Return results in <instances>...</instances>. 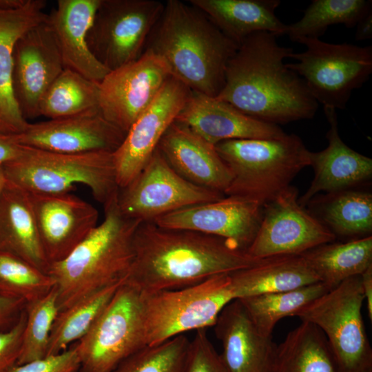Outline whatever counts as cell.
Masks as SVG:
<instances>
[{
	"instance_id": "obj_44",
	"label": "cell",
	"mask_w": 372,
	"mask_h": 372,
	"mask_svg": "<svg viewBox=\"0 0 372 372\" xmlns=\"http://www.w3.org/2000/svg\"><path fill=\"white\" fill-rule=\"evenodd\" d=\"M361 285L364 301L366 302L368 316L372 320V266L366 269L361 275Z\"/></svg>"
},
{
	"instance_id": "obj_12",
	"label": "cell",
	"mask_w": 372,
	"mask_h": 372,
	"mask_svg": "<svg viewBox=\"0 0 372 372\" xmlns=\"http://www.w3.org/2000/svg\"><path fill=\"white\" fill-rule=\"evenodd\" d=\"M224 196L183 178L157 148L138 175L119 189L118 203L126 216L145 223Z\"/></svg>"
},
{
	"instance_id": "obj_31",
	"label": "cell",
	"mask_w": 372,
	"mask_h": 372,
	"mask_svg": "<svg viewBox=\"0 0 372 372\" xmlns=\"http://www.w3.org/2000/svg\"><path fill=\"white\" fill-rule=\"evenodd\" d=\"M371 2L366 0H313L299 21L287 25L286 34L293 42L302 43L308 39H320L333 25L355 27L364 15L372 11Z\"/></svg>"
},
{
	"instance_id": "obj_3",
	"label": "cell",
	"mask_w": 372,
	"mask_h": 372,
	"mask_svg": "<svg viewBox=\"0 0 372 372\" xmlns=\"http://www.w3.org/2000/svg\"><path fill=\"white\" fill-rule=\"evenodd\" d=\"M238 48L199 8L167 0L145 50L161 56L172 76L191 91L216 97Z\"/></svg>"
},
{
	"instance_id": "obj_34",
	"label": "cell",
	"mask_w": 372,
	"mask_h": 372,
	"mask_svg": "<svg viewBox=\"0 0 372 372\" xmlns=\"http://www.w3.org/2000/svg\"><path fill=\"white\" fill-rule=\"evenodd\" d=\"M121 283L106 287L60 310L52 326L47 356L59 353L66 350L72 342L83 338L95 323Z\"/></svg>"
},
{
	"instance_id": "obj_39",
	"label": "cell",
	"mask_w": 372,
	"mask_h": 372,
	"mask_svg": "<svg viewBox=\"0 0 372 372\" xmlns=\"http://www.w3.org/2000/svg\"><path fill=\"white\" fill-rule=\"evenodd\" d=\"M183 372H227L206 329L196 331L190 340Z\"/></svg>"
},
{
	"instance_id": "obj_17",
	"label": "cell",
	"mask_w": 372,
	"mask_h": 372,
	"mask_svg": "<svg viewBox=\"0 0 372 372\" xmlns=\"http://www.w3.org/2000/svg\"><path fill=\"white\" fill-rule=\"evenodd\" d=\"M23 146L70 154L114 152L125 133L108 121L99 107L78 114L28 124L15 135Z\"/></svg>"
},
{
	"instance_id": "obj_43",
	"label": "cell",
	"mask_w": 372,
	"mask_h": 372,
	"mask_svg": "<svg viewBox=\"0 0 372 372\" xmlns=\"http://www.w3.org/2000/svg\"><path fill=\"white\" fill-rule=\"evenodd\" d=\"M15 135L6 134L0 132V165L14 159L22 149Z\"/></svg>"
},
{
	"instance_id": "obj_4",
	"label": "cell",
	"mask_w": 372,
	"mask_h": 372,
	"mask_svg": "<svg viewBox=\"0 0 372 372\" xmlns=\"http://www.w3.org/2000/svg\"><path fill=\"white\" fill-rule=\"evenodd\" d=\"M118 192L103 205V220L68 256L50 267L48 274L55 281L59 311L122 282L129 274L141 222L123 214Z\"/></svg>"
},
{
	"instance_id": "obj_32",
	"label": "cell",
	"mask_w": 372,
	"mask_h": 372,
	"mask_svg": "<svg viewBox=\"0 0 372 372\" xmlns=\"http://www.w3.org/2000/svg\"><path fill=\"white\" fill-rule=\"evenodd\" d=\"M329 289L318 282L298 289L264 293L239 300L260 333L271 337L276 324L282 318L294 316L307 304Z\"/></svg>"
},
{
	"instance_id": "obj_20",
	"label": "cell",
	"mask_w": 372,
	"mask_h": 372,
	"mask_svg": "<svg viewBox=\"0 0 372 372\" xmlns=\"http://www.w3.org/2000/svg\"><path fill=\"white\" fill-rule=\"evenodd\" d=\"M175 121L213 145L229 140L276 138L285 134L277 125L256 120L225 101L194 91L190 92Z\"/></svg>"
},
{
	"instance_id": "obj_35",
	"label": "cell",
	"mask_w": 372,
	"mask_h": 372,
	"mask_svg": "<svg viewBox=\"0 0 372 372\" xmlns=\"http://www.w3.org/2000/svg\"><path fill=\"white\" fill-rule=\"evenodd\" d=\"M322 204L321 216L335 235L351 236L372 230V195L359 191L330 193Z\"/></svg>"
},
{
	"instance_id": "obj_41",
	"label": "cell",
	"mask_w": 372,
	"mask_h": 372,
	"mask_svg": "<svg viewBox=\"0 0 372 372\" xmlns=\"http://www.w3.org/2000/svg\"><path fill=\"white\" fill-rule=\"evenodd\" d=\"M25 310L10 329L0 331V372H8L17 364L25 324Z\"/></svg>"
},
{
	"instance_id": "obj_24",
	"label": "cell",
	"mask_w": 372,
	"mask_h": 372,
	"mask_svg": "<svg viewBox=\"0 0 372 372\" xmlns=\"http://www.w3.org/2000/svg\"><path fill=\"white\" fill-rule=\"evenodd\" d=\"M324 110L330 126L326 134L328 146L322 151L309 153L314 178L304 194L298 198L303 207L320 192L342 191L372 175V159L351 149L340 138L336 110L324 107Z\"/></svg>"
},
{
	"instance_id": "obj_42",
	"label": "cell",
	"mask_w": 372,
	"mask_h": 372,
	"mask_svg": "<svg viewBox=\"0 0 372 372\" xmlns=\"http://www.w3.org/2000/svg\"><path fill=\"white\" fill-rule=\"evenodd\" d=\"M26 302L0 293V331L12 328L25 310Z\"/></svg>"
},
{
	"instance_id": "obj_37",
	"label": "cell",
	"mask_w": 372,
	"mask_h": 372,
	"mask_svg": "<svg viewBox=\"0 0 372 372\" xmlns=\"http://www.w3.org/2000/svg\"><path fill=\"white\" fill-rule=\"evenodd\" d=\"M54 287L45 296L25 306V324L17 364L47 356L50 334L59 311Z\"/></svg>"
},
{
	"instance_id": "obj_5",
	"label": "cell",
	"mask_w": 372,
	"mask_h": 372,
	"mask_svg": "<svg viewBox=\"0 0 372 372\" xmlns=\"http://www.w3.org/2000/svg\"><path fill=\"white\" fill-rule=\"evenodd\" d=\"M215 147L232 174L224 195L245 198L262 206L310 166V151L293 134L276 138L229 140Z\"/></svg>"
},
{
	"instance_id": "obj_7",
	"label": "cell",
	"mask_w": 372,
	"mask_h": 372,
	"mask_svg": "<svg viewBox=\"0 0 372 372\" xmlns=\"http://www.w3.org/2000/svg\"><path fill=\"white\" fill-rule=\"evenodd\" d=\"M234 300L230 273L176 290L142 293L146 344L214 326L223 309Z\"/></svg>"
},
{
	"instance_id": "obj_13",
	"label": "cell",
	"mask_w": 372,
	"mask_h": 372,
	"mask_svg": "<svg viewBox=\"0 0 372 372\" xmlns=\"http://www.w3.org/2000/svg\"><path fill=\"white\" fill-rule=\"evenodd\" d=\"M335 239L331 230L299 204L298 190L289 186L263 205L259 228L247 252L256 259L300 255Z\"/></svg>"
},
{
	"instance_id": "obj_6",
	"label": "cell",
	"mask_w": 372,
	"mask_h": 372,
	"mask_svg": "<svg viewBox=\"0 0 372 372\" xmlns=\"http://www.w3.org/2000/svg\"><path fill=\"white\" fill-rule=\"evenodd\" d=\"M113 153L70 154L23 145L20 154L2 168L6 180L26 192L70 193L82 184L104 205L119 191Z\"/></svg>"
},
{
	"instance_id": "obj_19",
	"label": "cell",
	"mask_w": 372,
	"mask_h": 372,
	"mask_svg": "<svg viewBox=\"0 0 372 372\" xmlns=\"http://www.w3.org/2000/svg\"><path fill=\"white\" fill-rule=\"evenodd\" d=\"M27 193L50 265L68 256L98 225V210L70 193Z\"/></svg>"
},
{
	"instance_id": "obj_36",
	"label": "cell",
	"mask_w": 372,
	"mask_h": 372,
	"mask_svg": "<svg viewBox=\"0 0 372 372\" xmlns=\"http://www.w3.org/2000/svg\"><path fill=\"white\" fill-rule=\"evenodd\" d=\"M54 287L55 281L50 274L12 253L0 250V293L27 304L45 296Z\"/></svg>"
},
{
	"instance_id": "obj_40",
	"label": "cell",
	"mask_w": 372,
	"mask_h": 372,
	"mask_svg": "<svg viewBox=\"0 0 372 372\" xmlns=\"http://www.w3.org/2000/svg\"><path fill=\"white\" fill-rule=\"evenodd\" d=\"M79 358L74 345L59 353L17 364L8 372H79Z\"/></svg>"
},
{
	"instance_id": "obj_46",
	"label": "cell",
	"mask_w": 372,
	"mask_h": 372,
	"mask_svg": "<svg viewBox=\"0 0 372 372\" xmlns=\"http://www.w3.org/2000/svg\"><path fill=\"white\" fill-rule=\"evenodd\" d=\"M6 178L3 173L2 165H0V194L6 184Z\"/></svg>"
},
{
	"instance_id": "obj_33",
	"label": "cell",
	"mask_w": 372,
	"mask_h": 372,
	"mask_svg": "<svg viewBox=\"0 0 372 372\" xmlns=\"http://www.w3.org/2000/svg\"><path fill=\"white\" fill-rule=\"evenodd\" d=\"M99 83L65 68L42 96L39 116L67 117L99 107Z\"/></svg>"
},
{
	"instance_id": "obj_29",
	"label": "cell",
	"mask_w": 372,
	"mask_h": 372,
	"mask_svg": "<svg viewBox=\"0 0 372 372\" xmlns=\"http://www.w3.org/2000/svg\"><path fill=\"white\" fill-rule=\"evenodd\" d=\"M329 290L372 266V236L347 242H329L300 254Z\"/></svg>"
},
{
	"instance_id": "obj_38",
	"label": "cell",
	"mask_w": 372,
	"mask_h": 372,
	"mask_svg": "<svg viewBox=\"0 0 372 372\" xmlns=\"http://www.w3.org/2000/svg\"><path fill=\"white\" fill-rule=\"evenodd\" d=\"M190 340L180 335L145 345L123 360L112 372H183Z\"/></svg>"
},
{
	"instance_id": "obj_26",
	"label": "cell",
	"mask_w": 372,
	"mask_h": 372,
	"mask_svg": "<svg viewBox=\"0 0 372 372\" xmlns=\"http://www.w3.org/2000/svg\"><path fill=\"white\" fill-rule=\"evenodd\" d=\"M0 250L12 253L48 273L50 265L28 194L7 180L0 194Z\"/></svg>"
},
{
	"instance_id": "obj_18",
	"label": "cell",
	"mask_w": 372,
	"mask_h": 372,
	"mask_svg": "<svg viewBox=\"0 0 372 372\" xmlns=\"http://www.w3.org/2000/svg\"><path fill=\"white\" fill-rule=\"evenodd\" d=\"M65 69L47 19L17 41L13 54L12 87L18 106L27 120L39 116L44 93Z\"/></svg>"
},
{
	"instance_id": "obj_27",
	"label": "cell",
	"mask_w": 372,
	"mask_h": 372,
	"mask_svg": "<svg viewBox=\"0 0 372 372\" xmlns=\"http://www.w3.org/2000/svg\"><path fill=\"white\" fill-rule=\"evenodd\" d=\"M238 46L251 34L267 32L286 34L287 25L276 15L278 0H190Z\"/></svg>"
},
{
	"instance_id": "obj_25",
	"label": "cell",
	"mask_w": 372,
	"mask_h": 372,
	"mask_svg": "<svg viewBox=\"0 0 372 372\" xmlns=\"http://www.w3.org/2000/svg\"><path fill=\"white\" fill-rule=\"evenodd\" d=\"M45 6L43 0H25L16 8H0V132L6 134H19L29 124L13 91L14 48L27 30L47 19Z\"/></svg>"
},
{
	"instance_id": "obj_9",
	"label": "cell",
	"mask_w": 372,
	"mask_h": 372,
	"mask_svg": "<svg viewBox=\"0 0 372 372\" xmlns=\"http://www.w3.org/2000/svg\"><path fill=\"white\" fill-rule=\"evenodd\" d=\"M302 44L306 50L293 52L289 58L297 62L287 66L302 79L318 103L344 109L353 91L362 87L372 73V46L333 44L319 39Z\"/></svg>"
},
{
	"instance_id": "obj_15",
	"label": "cell",
	"mask_w": 372,
	"mask_h": 372,
	"mask_svg": "<svg viewBox=\"0 0 372 372\" xmlns=\"http://www.w3.org/2000/svg\"><path fill=\"white\" fill-rule=\"evenodd\" d=\"M190 92L172 76L131 125L113 153L119 189L125 187L143 168L165 132L176 121Z\"/></svg>"
},
{
	"instance_id": "obj_28",
	"label": "cell",
	"mask_w": 372,
	"mask_h": 372,
	"mask_svg": "<svg viewBox=\"0 0 372 372\" xmlns=\"http://www.w3.org/2000/svg\"><path fill=\"white\" fill-rule=\"evenodd\" d=\"M230 276L236 300L293 290L320 282L301 255L264 258Z\"/></svg>"
},
{
	"instance_id": "obj_14",
	"label": "cell",
	"mask_w": 372,
	"mask_h": 372,
	"mask_svg": "<svg viewBox=\"0 0 372 372\" xmlns=\"http://www.w3.org/2000/svg\"><path fill=\"white\" fill-rule=\"evenodd\" d=\"M172 76L165 61L149 50L110 71L99 83V108L125 134Z\"/></svg>"
},
{
	"instance_id": "obj_2",
	"label": "cell",
	"mask_w": 372,
	"mask_h": 372,
	"mask_svg": "<svg viewBox=\"0 0 372 372\" xmlns=\"http://www.w3.org/2000/svg\"><path fill=\"white\" fill-rule=\"evenodd\" d=\"M262 260L218 237L145 222L137 229L134 258L125 281L143 293L176 290Z\"/></svg>"
},
{
	"instance_id": "obj_23",
	"label": "cell",
	"mask_w": 372,
	"mask_h": 372,
	"mask_svg": "<svg viewBox=\"0 0 372 372\" xmlns=\"http://www.w3.org/2000/svg\"><path fill=\"white\" fill-rule=\"evenodd\" d=\"M101 0H59L48 14L64 68L101 83L110 71L93 55L87 37Z\"/></svg>"
},
{
	"instance_id": "obj_30",
	"label": "cell",
	"mask_w": 372,
	"mask_h": 372,
	"mask_svg": "<svg viewBox=\"0 0 372 372\" xmlns=\"http://www.w3.org/2000/svg\"><path fill=\"white\" fill-rule=\"evenodd\" d=\"M273 372H338L328 341L315 324L301 321L276 347Z\"/></svg>"
},
{
	"instance_id": "obj_16",
	"label": "cell",
	"mask_w": 372,
	"mask_h": 372,
	"mask_svg": "<svg viewBox=\"0 0 372 372\" xmlns=\"http://www.w3.org/2000/svg\"><path fill=\"white\" fill-rule=\"evenodd\" d=\"M263 206L256 201L226 196L185 207L153 223L170 229L194 231L223 238L247 251L259 228Z\"/></svg>"
},
{
	"instance_id": "obj_11",
	"label": "cell",
	"mask_w": 372,
	"mask_h": 372,
	"mask_svg": "<svg viewBox=\"0 0 372 372\" xmlns=\"http://www.w3.org/2000/svg\"><path fill=\"white\" fill-rule=\"evenodd\" d=\"M165 2L101 0L87 41L95 58L110 72L141 56Z\"/></svg>"
},
{
	"instance_id": "obj_45",
	"label": "cell",
	"mask_w": 372,
	"mask_h": 372,
	"mask_svg": "<svg viewBox=\"0 0 372 372\" xmlns=\"http://www.w3.org/2000/svg\"><path fill=\"white\" fill-rule=\"evenodd\" d=\"M355 38L362 41L372 38V11L364 15L356 24Z\"/></svg>"
},
{
	"instance_id": "obj_10",
	"label": "cell",
	"mask_w": 372,
	"mask_h": 372,
	"mask_svg": "<svg viewBox=\"0 0 372 372\" xmlns=\"http://www.w3.org/2000/svg\"><path fill=\"white\" fill-rule=\"evenodd\" d=\"M145 345L142 293L124 280L87 333L75 344L79 372H112Z\"/></svg>"
},
{
	"instance_id": "obj_8",
	"label": "cell",
	"mask_w": 372,
	"mask_h": 372,
	"mask_svg": "<svg viewBox=\"0 0 372 372\" xmlns=\"http://www.w3.org/2000/svg\"><path fill=\"white\" fill-rule=\"evenodd\" d=\"M360 276L347 279L298 311L294 316L325 335L338 372H372V349L362 308Z\"/></svg>"
},
{
	"instance_id": "obj_22",
	"label": "cell",
	"mask_w": 372,
	"mask_h": 372,
	"mask_svg": "<svg viewBox=\"0 0 372 372\" xmlns=\"http://www.w3.org/2000/svg\"><path fill=\"white\" fill-rule=\"evenodd\" d=\"M158 149L169 165L187 180L223 194L232 174L213 145L185 125L174 121Z\"/></svg>"
},
{
	"instance_id": "obj_1",
	"label": "cell",
	"mask_w": 372,
	"mask_h": 372,
	"mask_svg": "<svg viewBox=\"0 0 372 372\" xmlns=\"http://www.w3.org/2000/svg\"><path fill=\"white\" fill-rule=\"evenodd\" d=\"M277 37L258 32L244 39L229 60L217 99L246 115L273 125L311 119L318 103L285 59L293 52Z\"/></svg>"
},
{
	"instance_id": "obj_21",
	"label": "cell",
	"mask_w": 372,
	"mask_h": 372,
	"mask_svg": "<svg viewBox=\"0 0 372 372\" xmlns=\"http://www.w3.org/2000/svg\"><path fill=\"white\" fill-rule=\"evenodd\" d=\"M213 327L227 372H273L277 345L259 333L239 300L223 309Z\"/></svg>"
}]
</instances>
